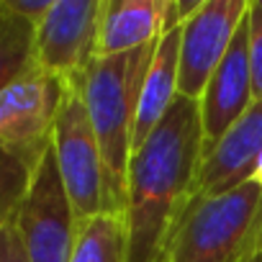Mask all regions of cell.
Instances as JSON below:
<instances>
[{"label": "cell", "mask_w": 262, "mask_h": 262, "mask_svg": "<svg viewBox=\"0 0 262 262\" xmlns=\"http://www.w3.org/2000/svg\"><path fill=\"white\" fill-rule=\"evenodd\" d=\"M201 160V105L178 95L128 160L123 198L126 262H160L183 208L193 198Z\"/></svg>", "instance_id": "cell-1"}, {"label": "cell", "mask_w": 262, "mask_h": 262, "mask_svg": "<svg viewBox=\"0 0 262 262\" xmlns=\"http://www.w3.org/2000/svg\"><path fill=\"white\" fill-rule=\"evenodd\" d=\"M259 247L262 188L244 180L219 195H193L160 262H249Z\"/></svg>", "instance_id": "cell-2"}, {"label": "cell", "mask_w": 262, "mask_h": 262, "mask_svg": "<svg viewBox=\"0 0 262 262\" xmlns=\"http://www.w3.org/2000/svg\"><path fill=\"white\" fill-rule=\"evenodd\" d=\"M155 44L128 54L95 57L77 80L98 147L103 152L111 175L121 185L123 198H126V170L131 160V144H134L139 93Z\"/></svg>", "instance_id": "cell-3"}, {"label": "cell", "mask_w": 262, "mask_h": 262, "mask_svg": "<svg viewBox=\"0 0 262 262\" xmlns=\"http://www.w3.org/2000/svg\"><path fill=\"white\" fill-rule=\"evenodd\" d=\"M52 149L77 224L100 213H123V190L103 160L77 80L64 82L52 128Z\"/></svg>", "instance_id": "cell-4"}, {"label": "cell", "mask_w": 262, "mask_h": 262, "mask_svg": "<svg viewBox=\"0 0 262 262\" xmlns=\"http://www.w3.org/2000/svg\"><path fill=\"white\" fill-rule=\"evenodd\" d=\"M13 224L29 262H70L77 239V216L62 183L52 142L34 165Z\"/></svg>", "instance_id": "cell-5"}, {"label": "cell", "mask_w": 262, "mask_h": 262, "mask_svg": "<svg viewBox=\"0 0 262 262\" xmlns=\"http://www.w3.org/2000/svg\"><path fill=\"white\" fill-rule=\"evenodd\" d=\"M103 0H54L36 26V70L75 82L95 59Z\"/></svg>", "instance_id": "cell-6"}, {"label": "cell", "mask_w": 262, "mask_h": 262, "mask_svg": "<svg viewBox=\"0 0 262 262\" xmlns=\"http://www.w3.org/2000/svg\"><path fill=\"white\" fill-rule=\"evenodd\" d=\"M252 0H206L183 18L180 34V82L178 93L190 100H201L206 85L224 54L229 52L234 34L247 16Z\"/></svg>", "instance_id": "cell-7"}, {"label": "cell", "mask_w": 262, "mask_h": 262, "mask_svg": "<svg viewBox=\"0 0 262 262\" xmlns=\"http://www.w3.org/2000/svg\"><path fill=\"white\" fill-rule=\"evenodd\" d=\"M64 82L31 70L0 90V147L39 157L52 142V128Z\"/></svg>", "instance_id": "cell-8"}, {"label": "cell", "mask_w": 262, "mask_h": 262, "mask_svg": "<svg viewBox=\"0 0 262 262\" xmlns=\"http://www.w3.org/2000/svg\"><path fill=\"white\" fill-rule=\"evenodd\" d=\"M252 6V3H249ZM254 103L252 95V70H249V11L242 18L229 52L211 75L201 105L203 123V149L216 144L229 126Z\"/></svg>", "instance_id": "cell-9"}, {"label": "cell", "mask_w": 262, "mask_h": 262, "mask_svg": "<svg viewBox=\"0 0 262 262\" xmlns=\"http://www.w3.org/2000/svg\"><path fill=\"white\" fill-rule=\"evenodd\" d=\"M262 155V100H254L229 131L208 149L195 178L193 195H219L249 180Z\"/></svg>", "instance_id": "cell-10"}, {"label": "cell", "mask_w": 262, "mask_h": 262, "mask_svg": "<svg viewBox=\"0 0 262 262\" xmlns=\"http://www.w3.org/2000/svg\"><path fill=\"white\" fill-rule=\"evenodd\" d=\"M180 34H183V24L178 18V6L172 0L167 26L155 44V52H152L144 82H142L131 152L144 144V139L157 128V123L165 118V113L172 108L175 98L180 95L178 93V82H180Z\"/></svg>", "instance_id": "cell-11"}, {"label": "cell", "mask_w": 262, "mask_h": 262, "mask_svg": "<svg viewBox=\"0 0 262 262\" xmlns=\"http://www.w3.org/2000/svg\"><path fill=\"white\" fill-rule=\"evenodd\" d=\"M170 8L172 0H103L95 57L128 54L155 44L167 26Z\"/></svg>", "instance_id": "cell-12"}, {"label": "cell", "mask_w": 262, "mask_h": 262, "mask_svg": "<svg viewBox=\"0 0 262 262\" xmlns=\"http://www.w3.org/2000/svg\"><path fill=\"white\" fill-rule=\"evenodd\" d=\"M36 70V26L0 0V90Z\"/></svg>", "instance_id": "cell-13"}, {"label": "cell", "mask_w": 262, "mask_h": 262, "mask_svg": "<svg viewBox=\"0 0 262 262\" xmlns=\"http://www.w3.org/2000/svg\"><path fill=\"white\" fill-rule=\"evenodd\" d=\"M70 262H126L123 213H100L77 224Z\"/></svg>", "instance_id": "cell-14"}, {"label": "cell", "mask_w": 262, "mask_h": 262, "mask_svg": "<svg viewBox=\"0 0 262 262\" xmlns=\"http://www.w3.org/2000/svg\"><path fill=\"white\" fill-rule=\"evenodd\" d=\"M39 157L0 147V229L16 219Z\"/></svg>", "instance_id": "cell-15"}, {"label": "cell", "mask_w": 262, "mask_h": 262, "mask_svg": "<svg viewBox=\"0 0 262 262\" xmlns=\"http://www.w3.org/2000/svg\"><path fill=\"white\" fill-rule=\"evenodd\" d=\"M249 70H252V95L262 100V11L257 0L249 6Z\"/></svg>", "instance_id": "cell-16"}, {"label": "cell", "mask_w": 262, "mask_h": 262, "mask_svg": "<svg viewBox=\"0 0 262 262\" xmlns=\"http://www.w3.org/2000/svg\"><path fill=\"white\" fill-rule=\"evenodd\" d=\"M0 262H29L13 221L0 229Z\"/></svg>", "instance_id": "cell-17"}, {"label": "cell", "mask_w": 262, "mask_h": 262, "mask_svg": "<svg viewBox=\"0 0 262 262\" xmlns=\"http://www.w3.org/2000/svg\"><path fill=\"white\" fill-rule=\"evenodd\" d=\"M52 3H54V0H8L11 11H13V13H18L21 18L31 21L34 26H39V24H41V18L49 13Z\"/></svg>", "instance_id": "cell-18"}, {"label": "cell", "mask_w": 262, "mask_h": 262, "mask_svg": "<svg viewBox=\"0 0 262 262\" xmlns=\"http://www.w3.org/2000/svg\"><path fill=\"white\" fill-rule=\"evenodd\" d=\"M249 180H252V183H257V185L262 188V155H259V160L254 162V170H252Z\"/></svg>", "instance_id": "cell-19"}, {"label": "cell", "mask_w": 262, "mask_h": 262, "mask_svg": "<svg viewBox=\"0 0 262 262\" xmlns=\"http://www.w3.org/2000/svg\"><path fill=\"white\" fill-rule=\"evenodd\" d=\"M249 262H262V247H259V249H257V252H254V257H252V259H249Z\"/></svg>", "instance_id": "cell-20"}, {"label": "cell", "mask_w": 262, "mask_h": 262, "mask_svg": "<svg viewBox=\"0 0 262 262\" xmlns=\"http://www.w3.org/2000/svg\"><path fill=\"white\" fill-rule=\"evenodd\" d=\"M257 6H259V11H262V0H257Z\"/></svg>", "instance_id": "cell-21"}]
</instances>
